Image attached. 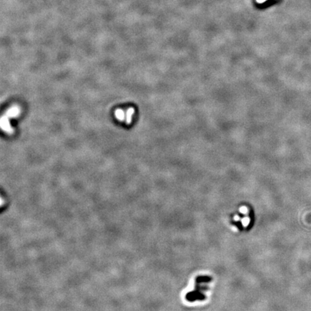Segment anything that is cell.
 <instances>
[{"instance_id": "cell-4", "label": "cell", "mask_w": 311, "mask_h": 311, "mask_svg": "<svg viewBox=\"0 0 311 311\" xmlns=\"http://www.w3.org/2000/svg\"><path fill=\"white\" fill-rule=\"evenodd\" d=\"M115 114L116 118H117V120H120V121H122V120H123L124 119H125V112L122 110H120V109L117 110L115 111Z\"/></svg>"}, {"instance_id": "cell-2", "label": "cell", "mask_w": 311, "mask_h": 311, "mask_svg": "<svg viewBox=\"0 0 311 311\" xmlns=\"http://www.w3.org/2000/svg\"><path fill=\"white\" fill-rule=\"evenodd\" d=\"M19 112H20V109L19 107L14 106L7 110L6 115L8 117H16L19 115Z\"/></svg>"}, {"instance_id": "cell-1", "label": "cell", "mask_w": 311, "mask_h": 311, "mask_svg": "<svg viewBox=\"0 0 311 311\" xmlns=\"http://www.w3.org/2000/svg\"><path fill=\"white\" fill-rule=\"evenodd\" d=\"M1 127L2 128V130H4L5 132H7L9 134H12L13 133V129L12 128L11 125L10 124V122H9V117H7L6 115L1 117Z\"/></svg>"}, {"instance_id": "cell-3", "label": "cell", "mask_w": 311, "mask_h": 311, "mask_svg": "<svg viewBox=\"0 0 311 311\" xmlns=\"http://www.w3.org/2000/svg\"><path fill=\"white\" fill-rule=\"evenodd\" d=\"M133 114V108H130V109L128 110V111L126 112V115H125V123H126V124H130L131 123V120H132V117Z\"/></svg>"}]
</instances>
